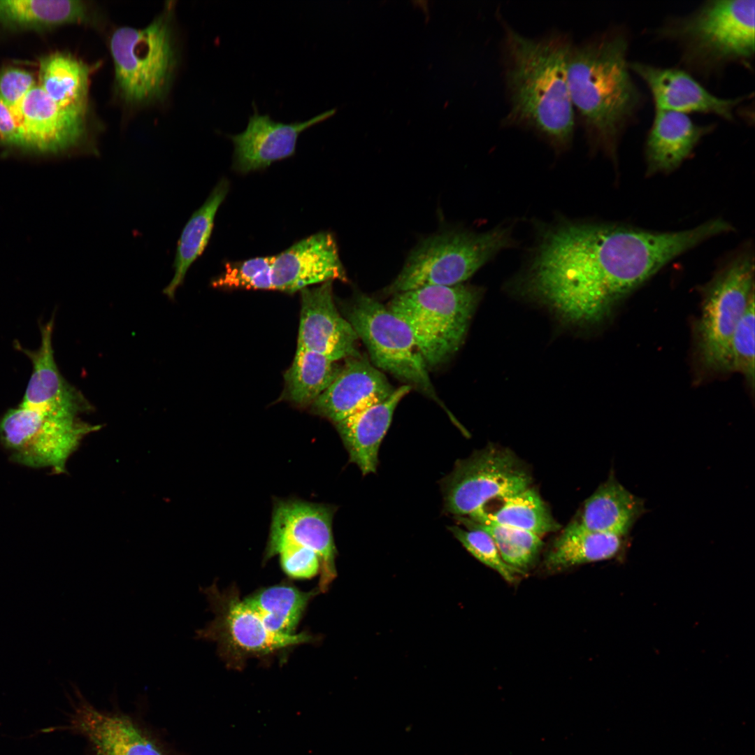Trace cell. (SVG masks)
<instances>
[{
  "instance_id": "31",
  "label": "cell",
  "mask_w": 755,
  "mask_h": 755,
  "mask_svg": "<svg viewBox=\"0 0 755 755\" xmlns=\"http://www.w3.org/2000/svg\"><path fill=\"white\" fill-rule=\"evenodd\" d=\"M336 362L297 347L292 364L285 373V398L300 406L311 405L340 371L342 366Z\"/></svg>"
},
{
  "instance_id": "24",
  "label": "cell",
  "mask_w": 755,
  "mask_h": 755,
  "mask_svg": "<svg viewBox=\"0 0 755 755\" xmlns=\"http://www.w3.org/2000/svg\"><path fill=\"white\" fill-rule=\"evenodd\" d=\"M645 512L643 499L610 474L585 501L580 518L571 523L590 531L629 535Z\"/></svg>"
},
{
  "instance_id": "1",
  "label": "cell",
  "mask_w": 755,
  "mask_h": 755,
  "mask_svg": "<svg viewBox=\"0 0 755 755\" xmlns=\"http://www.w3.org/2000/svg\"><path fill=\"white\" fill-rule=\"evenodd\" d=\"M724 231L717 219L675 231L563 222L542 236L520 287L566 321L594 324L670 261Z\"/></svg>"
},
{
  "instance_id": "22",
  "label": "cell",
  "mask_w": 755,
  "mask_h": 755,
  "mask_svg": "<svg viewBox=\"0 0 755 755\" xmlns=\"http://www.w3.org/2000/svg\"><path fill=\"white\" fill-rule=\"evenodd\" d=\"M713 127L700 125L687 114L655 110L645 144L646 174L668 173L689 157Z\"/></svg>"
},
{
  "instance_id": "29",
  "label": "cell",
  "mask_w": 755,
  "mask_h": 755,
  "mask_svg": "<svg viewBox=\"0 0 755 755\" xmlns=\"http://www.w3.org/2000/svg\"><path fill=\"white\" fill-rule=\"evenodd\" d=\"M501 501L502 505L496 510L482 508L467 517L477 523L512 527L540 537L561 527L538 492L531 487Z\"/></svg>"
},
{
  "instance_id": "37",
  "label": "cell",
  "mask_w": 755,
  "mask_h": 755,
  "mask_svg": "<svg viewBox=\"0 0 755 755\" xmlns=\"http://www.w3.org/2000/svg\"><path fill=\"white\" fill-rule=\"evenodd\" d=\"M36 85L35 78L29 71L13 66L3 68L0 70V101L11 109Z\"/></svg>"
},
{
  "instance_id": "4",
  "label": "cell",
  "mask_w": 755,
  "mask_h": 755,
  "mask_svg": "<svg viewBox=\"0 0 755 755\" xmlns=\"http://www.w3.org/2000/svg\"><path fill=\"white\" fill-rule=\"evenodd\" d=\"M754 0L707 1L667 21L659 34L675 41L692 71L710 76L728 64L750 66L754 57Z\"/></svg>"
},
{
  "instance_id": "21",
  "label": "cell",
  "mask_w": 755,
  "mask_h": 755,
  "mask_svg": "<svg viewBox=\"0 0 755 755\" xmlns=\"http://www.w3.org/2000/svg\"><path fill=\"white\" fill-rule=\"evenodd\" d=\"M395 390L384 375L359 354L346 359L337 377L311 404L336 424L387 399Z\"/></svg>"
},
{
  "instance_id": "27",
  "label": "cell",
  "mask_w": 755,
  "mask_h": 755,
  "mask_svg": "<svg viewBox=\"0 0 755 755\" xmlns=\"http://www.w3.org/2000/svg\"><path fill=\"white\" fill-rule=\"evenodd\" d=\"M229 189L226 179H221L204 203L185 224L179 238L174 260V276L163 293L173 299L193 262L202 254L210 239L216 213Z\"/></svg>"
},
{
  "instance_id": "30",
  "label": "cell",
  "mask_w": 755,
  "mask_h": 755,
  "mask_svg": "<svg viewBox=\"0 0 755 755\" xmlns=\"http://www.w3.org/2000/svg\"><path fill=\"white\" fill-rule=\"evenodd\" d=\"M319 593L315 589L302 591L290 584H281L258 590L243 601L272 632L294 634L310 600Z\"/></svg>"
},
{
  "instance_id": "10",
  "label": "cell",
  "mask_w": 755,
  "mask_h": 755,
  "mask_svg": "<svg viewBox=\"0 0 755 755\" xmlns=\"http://www.w3.org/2000/svg\"><path fill=\"white\" fill-rule=\"evenodd\" d=\"M204 594L215 617L196 631V637L215 642L219 656L229 668L240 670L250 658L274 654L314 640L305 632L284 635L270 631L240 598L235 587L220 591L213 584L205 589Z\"/></svg>"
},
{
  "instance_id": "18",
  "label": "cell",
  "mask_w": 755,
  "mask_h": 755,
  "mask_svg": "<svg viewBox=\"0 0 755 755\" xmlns=\"http://www.w3.org/2000/svg\"><path fill=\"white\" fill-rule=\"evenodd\" d=\"M649 88L655 110L709 113L726 120L745 96L724 99L712 94L689 73L676 68H662L640 62L629 63Z\"/></svg>"
},
{
  "instance_id": "20",
  "label": "cell",
  "mask_w": 755,
  "mask_h": 755,
  "mask_svg": "<svg viewBox=\"0 0 755 755\" xmlns=\"http://www.w3.org/2000/svg\"><path fill=\"white\" fill-rule=\"evenodd\" d=\"M273 289L287 293L328 280L347 281L334 236L322 231L303 239L275 256Z\"/></svg>"
},
{
  "instance_id": "6",
  "label": "cell",
  "mask_w": 755,
  "mask_h": 755,
  "mask_svg": "<svg viewBox=\"0 0 755 755\" xmlns=\"http://www.w3.org/2000/svg\"><path fill=\"white\" fill-rule=\"evenodd\" d=\"M481 293L463 284L427 286L393 295L387 307L409 327L427 366L433 367L463 344Z\"/></svg>"
},
{
  "instance_id": "2",
  "label": "cell",
  "mask_w": 755,
  "mask_h": 755,
  "mask_svg": "<svg viewBox=\"0 0 755 755\" xmlns=\"http://www.w3.org/2000/svg\"><path fill=\"white\" fill-rule=\"evenodd\" d=\"M498 17L508 106L501 124L529 131L555 152H563L572 145L576 126L567 76L573 40L560 31L526 36Z\"/></svg>"
},
{
  "instance_id": "32",
  "label": "cell",
  "mask_w": 755,
  "mask_h": 755,
  "mask_svg": "<svg viewBox=\"0 0 755 755\" xmlns=\"http://www.w3.org/2000/svg\"><path fill=\"white\" fill-rule=\"evenodd\" d=\"M464 526L479 528L487 533L494 541L503 559L510 566L525 573L539 554L541 537L512 527L487 523H477L467 517H455Z\"/></svg>"
},
{
  "instance_id": "7",
  "label": "cell",
  "mask_w": 755,
  "mask_h": 755,
  "mask_svg": "<svg viewBox=\"0 0 755 755\" xmlns=\"http://www.w3.org/2000/svg\"><path fill=\"white\" fill-rule=\"evenodd\" d=\"M754 297V255L747 247L728 258L703 290L696 347L705 369L730 371L731 340Z\"/></svg>"
},
{
  "instance_id": "5",
  "label": "cell",
  "mask_w": 755,
  "mask_h": 755,
  "mask_svg": "<svg viewBox=\"0 0 755 755\" xmlns=\"http://www.w3.org/2000/svg\"><path fill=\"white\" fill-rule=\"evenodd\" d=\"M512 243L509 227L478 233L464 229L441 231L419 241L399 273L382 292L393 296L423 287L463 284Z\"/></svg>"
},
{
  "instance_id": "14",
  "label": "cell",
  "mask_w": 755,
  "mask_h": 755,
  "mask_svg": "<svg viewBox=\"0 0 755 755\" xmlns=\"http://www.w3.org/2000/svg\"><path fill=\"white\" fill-rule=\"evenodd\" d=\"M75 690L70 725L58 729L83 736L95 755H173L129 715L97 709Z\"/></svg>"
},
{
  "instance_id": "34",
  "label": "cell",
  "mask_w": 755,
  "mask_h": 755,
  "mask_svg": "<svg viewBox=\"0 0 755 755\" xmlns=\"http://www.w3.org/2000/svg\"><path fill=\"white\" fill-rule=\"evenodd\" d=\"M754 309V297L739 321L730 344V371L742 374L752 389L755 375Z\"/></svg>"
},
{
  "instance_id": "16",
  "label": "cell",
  "mask_w": 755,
  "mask_h": 755,
  "mask_svg": "<svg viewBox=\"0 0 755 755\" xmlns=\"http://www.w3.org/2000/svg\"><path fill=\"white\" fill-rule=\"evenodd\" d=\"M333 281L301 290V308L297 347L337 361L359 354V338L333 300Z\"/></svg>"
},
{
  "instance_id": "9",
  "label": "cell",
  "mask_w": 755,
  "mask_h": 755,
  "mask_svg": "<svg viewBox=\"0 0 755 755\" xmlns=\"http://www.w3.org/2000/svg\"><path fill=\"white\" fill-rule=\"evenodd\" d=\"M345 317L378 368L440 403L428 366L406 324L380 301L357 292Z\"/></svg>"
},
{
  "instance_id": "11",
  "label": "cell",
  "mask_w": 755,
  "mask_h": 755,
  "mask_svg": "<svg viewBox=\"0 0 755 755\" xmlns=\"http://www.w3.org/2000/svg\"><path fill=\"white\" fill-rule=\"evenodd\" d=\"M531 483L528 470L512 451L490 445L458 460L442 480L444 510L467 517L489 501L515 495Z\"/></svg>"
},
{
  "instance_id": "36",
  "label": "cell",
  "mask_w": 755,
  "mask_h": 755,
  "mask_svg": "<svg viewBox=\"0 0 755 755\" xmlns=\"http://www.w3.org/2000/svg\"><path fill=\"white\" fill-rule=\"evenodd\" d=\"M279 556L282 570L295 579H308L320 571L321 562L318 555L312 549L299 545L288 543L278 547L273 552Z\"/></svg>"
},
{
  "instance_id": "38",
  "label": "cell",
  "mask_w": 755,
  "mask_h": 755,
  "mask_svg": "<svg viewBox=\"0 0 755 755\" xmlns=\"http://www.w3.org/2000/svg\"><path fill=\"white\" fill-rule=\"evenodd\" d=\"M0 141L8 145L21 146L18 126L10 109L0 101Z\"/></svg>"
},
{
  "instance_id": "3",
  "label": "cell",
  "mask_w": 755,
  "mask_h": 755,
  "mask_svg": "<svg viewBox=\"0 0 755 755\" xmlns=\"http://www.w3.org/2000/svg\"><path fill=\"white\" fill-rule=\"evenodd\" d=\"M628 50L626 34L612 28L573 43L567 64L576 123L590 151L614 164L621 136L643 101L630 72Z\"/></svg>"
},
{
  "instance_id": "25",
  "label": "cell",
  "mask_w": 755,
  "mask_h": 755,
  "mask_svg": "<svg viewBox=\"0 0 755 755\" xmlns=\"http://www.w3.org/2000/svg\"><path fill=\"white\" fill-rule=\"evenodd\" d=\"M631 543L629 535L584 530L570 523L554 541L545 558L549 570L623 559Z\"/></svg>"
},
{
  "instance_id": "35",
  "label": "cell",
  "mask_w": 755,
  "mask_h": 755,
  "mask_svg": "<svg viewBox=\"0 0 755 755\" xmlns=\"http://www.w3.org/2000/svg\"><path fill=\"white\" fill-rule=\"evenodd\" d=\"M275 256L261 257L226 264L225 271L213 282L217 287L273 289L271 277Z\"/></svg>"
},
{
  "instance_id": "12",
  "label": "cell",
  "mask_w": 755,
  "mask_h": 755,
  "mask_svg": "<svg viewBox=\"0 0 755 755\" xmlns=\"http://www.w3.org/2000/svg\"><path fill=\"white\" fill-rule=\"evenodd\" d=\"M100 428L79 418H61L20 405L1 418L0 440L15 462L49 467L61 474L82 439Z\"/></svg>"
},
{
  "instance_id": "23",
  "label": "cell",
  "mask_w": 755,
  "mask_h": 755,
  "mask_svg": "<svg viewBox=\"0 0 755 755\" xmlns=\"http://www.w3.org/2000/svg\"><path fill=\"white\" fill-rule=\"evenodd\" d=\"M411 389L408 384L403 385L384 401L335 424L350 461L359 467L363 475L375 472L379 448L394 410Z\"/></svg>"
},
{
  "instance_id": "28",
  "label": "cell",
  "mask_w": 755,
  "mask_h": 755,
  "mask_svg": "<svg viewBox=\"0 0 755 755\" xmlns=\"http://www.w3.org/2000/svg\"><path fill=\"white\" fill-rule=\"evenodd\" d=\"M88 6L74 0H0V22L16 29H41L85 21Z\"/></svg>"
},
{
  "instance_id": "33",
  "label": "cell",
  "mask_w": 755,
  "mask_h": 755,
  "mask_svg": "<svg viewBox=\"0 0 755 755\" xmlns=\"http://www.w3.org/2000/svg\"><path fill=\"white\" fill-rule=\"evenodd\" d=\"M465 526L466 528L452 526L449 529L463 547L477 560L496 571L506 582L515 583L517 581V575L523 573L503 559L491 537L479 528L472 526Z\"/></svg>"
},
{
  "instance_id": "19",
  "label": "cell",
  "mask_w": 755,
  "mask_h": 755,
  "mask_svg": "<svg viewBox=\"0 0 755 755\" xmlns=\"http://www.w3.org/2000/svg\"><path fill=\"white\" fill-rule=\"evenodd\" d=\"M53 319L41 326V344L34 351L21 348L32 372L20 405L61 418L75 419L93 407L60 373L52 348Z\"/></svg>"
},
{
  "instance_id": "8",
  "label": "cell",
  "mask_w": 755,
  "mask_h": 755,
  "mask_svg": "<svg viewBox=\"0 0 755 755\" xmlns=\"http://www.w3.org/2000/svg\"><path fill=\"white\" fill-rule=\"evenodd\" d=\"M168 17L162 15L143 29L120 27L111 37L116 82L129 103L157 100L168 89L175 63Z\"/></svg>"
},
{
  "instance_id": "26",
  "label": "cell",
  "mask_w": 755,
  "mask_h": 755,
  "mask_svg": "<svg viewBox=\"0 0 755 755\" xmlns=\"http://www.w3.org/2000/svg\"><path fill=\"white\" fill-rule=\"evenodd\" d=\"M89 67L66 52H54L41 58L38 86L62 108L85 113Z\"/></svg>"
},
{
  "instance_id": "15",
  "label": "cell",
  "mask_w": 755,
  "mask_h": 755,
  "mask_svg": "<svg viewBox=\"0 0 755 755\" xmlns=\"http://www.w3.org/2000/svg\"><path fill=\"white\" fill-rule=\"evenodd\" d=\"M22 147L58 152L78 144L85 131V113L64 108L36 85L10 109Z\"/></svg>"
},
{
  "instance_id": "13",
  "label": "cell",
  "mask_w": 755,
  "mask_h": 755,
  "mask_svg": "<svg viewBox=\"0 0 755 755\" xmlns=\"http://www.w3.org/2000/svg\"><path fill=\"white\" fill-rule=\"evenodd\" d=\"M336 508L296 498H275L264 561L280 546L292 543L314 551L321 562L317 589L325 592L336 577L332 522Z\"/></svg>"
},
{
  "instance_id": "17",
  "label": "cell",
  "mask_w": 755,
  "mask_h": 755,
  "mask_svg": "<svg viewBox=\"0 0 755 755\" xmlns=\"http://www.w3.org/2000/svg\"><path fill=\"white\" fill-rule=\"evenodd\" d=\"M253 108L245 129L227 134L234 147L232 168L240 173L264 168L273 161L292 156L299 134L336 111L332 108L305 121L284 123L273 120L268 114H260L254 103Z\"/></svg>"
}]
</instances>
